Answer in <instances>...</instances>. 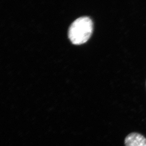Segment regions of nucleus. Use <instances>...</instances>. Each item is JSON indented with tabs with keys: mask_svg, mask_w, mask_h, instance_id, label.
Returning <instances> with one entry per match:
<instances>
[{
	"mask_svg": "<svg viewBox=\"0 0 146 146\" xmlns=\"http://www.w3.org/2000/svg\"><path fill=\"white\" fill-rule=\"evenodd\" d=\"M93 31V22L88 16L81 17L71 24L68 36L74 44H83L91 37Z\"/></svg>",
	"mask_w": 146,
	"mask_h": 146,
	"instance_id": "obj_1",
	"label": "nucleus"
},
{
	"mask_svg": "<svg viewBox=\"0 0 146 146\" xmlns=\"http://www.w3.org/2000/svg\"><path fill=\"white\" fill-rule=\"evenodd\" d=\"M124 143L125 146H146V139L141 134L132 132L126 137Z\"/></svg>",
	"mask_w": 146,
	"mask_h": 146,
	"instance_id": "obj_2",
	"label": "nucleus"
}]
</instances>
